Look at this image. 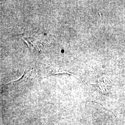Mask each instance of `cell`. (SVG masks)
Returning a JSON list of instances; mask_svg holds the SVG:
<instances>
[{
  "instance_id": "cell-1",
  "label": "cell",
  "mask_w": 125,
  "mask_h": 125,
  "mask_svg": "<svg viewBox=\"0 0 125 125\" xmlns=\"http://www.w3.org/2000/svg\"><path fill=\"white\" fill-rule=\"evenodd\" d=\"M35 75V69H33L31 70H28L27 71H26L24 73L22 76L21 78H20L19 79H18V80L14 81V82H12L9 83H19L23 81H25L29 79L32 78Z\"/></svg>"
},
{
  "instance_id": "cell-2",
  "label": "cell",
  "mask_w": 125,
  "mask_h": 125,
  "mask_svg": "<svg viewBox=\"0 0 125 125\" xmlns=\"http://www.w3.org/2000/svg\"><path fill=\"white\" fill-rule=\"evenodd\" d=\"M109 84L107 83V80L102 78L99 79L97 83V87L99 90L103 93H107V87Z\"/></svg>"
},
{
  "instance_id": "cell-3",
  "label": "cell",
  "mask_w": 125,
  "mask_h": 125,
  "mask_svg": "<svg viewBox=\"0 0 125 125\" xmlns=\"http://www.w3.org/2000/svg\"><path fill=\"white\" fill-rule=\"evenodd\" d=\"M49 73L50 74H52V75H55V74H62V73H68L71 75H72V74H70L69 73H68L67 72H65V71H62V70L58 69H56L55 68H50L49 70Z\"/></svg>"
}]
</instances>
